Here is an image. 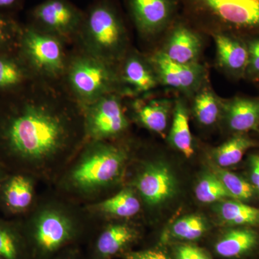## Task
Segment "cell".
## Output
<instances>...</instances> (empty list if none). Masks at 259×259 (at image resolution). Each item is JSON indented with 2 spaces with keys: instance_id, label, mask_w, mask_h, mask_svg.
I'll return each mask as SVG.
<instances>
[{
  "instance_id": "6da1fadb",
  "label": "cell",
  "mask_w": 259,
  "mask_h": 259,
  "mask_svg": "<svg viewBox=\"0 0 259 259\" xmlns=\"http://www.w3.org/2000/svg\"><path fill=\"white\" fill-rule=\"evenodd\" d=\"M86 142L83 108L63 81L35 79L0 96V163L52 179Z\"/></svg>"
},
{
  "instance_id": "7a4b0ae2",
  "label": "cell",
  "mask_w": 259,
  "mask_h": 259,
  "mask_svg": "<svg viewBox=\"0 0 259 259\" xmlns=\"http://www.w3.org/2000/svg\"><path fill=\"white\" fill-rule=\"evenodd\" d=\"M127 159L108 141H86L61 172V186L72 195L93 197L120 178Z\"/></svg>"
},
{
  "instance_id": "3957f363",
  "label": "cell",
  "mask_w": 259,
  "mask_h": 259,
  "mask_svg": "<svg viewBox=\"0 0 259 259\" xmlns=\"http://www.w3.org/2000/svg\"><path fill=\"white\" fill-rule=\"evenodd\" d=\"M195 28L246 38L259 35V0H178Z\"/></svg>"
},
{
  "instance_id": "277c9868",
  "label": "cell",
  "mask_w": 259,
  "mask_h": 259,
  "mask_svg": "<svg viewBox=\"0 0 259 259\" xmlns=\"http://www.w3.org/2000/svg\"><path fill=\"white\" fill-rule=\"evenodd\" d=\"M77 39L81 51L112 66L125 57V25L118 11L108 0L98 2L84 14Z\"/></svg>"
},
{
  "instance_id": "5b68a950",
  "label": "cell",
  "mask_w": 259,
  "mask_h": 259,
  "mask_svg": "<svg viewBox=\"0 0 259 259\" xmlns=\"http://www.w3.org/2000/svg\"><path fill=\"white\" fill-rule=\"evenodd\" d=\"M119 76L115 66L80 51L69 57L63 83L80 106L115 93Z\"/></svg>"
},
{
  "instance_id": "8992f818",
  "label": "cell",
  "mask_w": 259,
  "mask_h": 259,
  "mask_svg": "<svg viewBox=\"0 0 259 259\" xmlns=\"http://www.w3.org/2000/svg\"><path fill=\"white\" fill-rule=\"evenodd\" d=\"M65 44L29 23L23 25L18 51L37 79L61 81L69 60Z\"/></svg>"
},
{
  "instance_id": "52a82bcc",
  "label": "cell",
  "mask_w": 259,
  "mask_h": 259,
  "mask_svg": "<svg viewBox=\"0 0 259 259\" xmlns=\"http://www.w3.org/2000/svg\"><path fill=\"white\" fill-rule=\"evenodd\" d=\"M75 218L57 205H47L37 210L29 223L30 236L35 249L47 255L69 243L76 233Z\"/></svg>"
},
{
  "instance_id": "ba28073f",
  "label": "cell",
  "mask_w": 259,
  "mask_h": 259,
  "mask_svg": "<svg viewBox=\"0 0 259 259\" xmlns=\"http://www.w3.org/2000/svg\"><path fill=\"white\" fill-rule=\"evenodd\" d=\"M86 141H108L124 132L128 121L120 97L109 94L83 108Z\"/></svg>"
},
{
  "instance_id": "9c48e42d",
  "label": "cell",
  "mask_w": 259,
  "mask_h": 259,
  "mask_svg": "<svg viewBox=\"0 0 259 259\" xmlns=\"http://www.w3.org/2000/svg\"><path fill=\"white\" fill-rule=\"evenodd\" d=\"M83 17L68 0H46L32 10L30 24L66 42L77 38Z\"/></svg>"
},
{
  "instance_id": "30bf717a",
  "label": "cell",
  "mask_w": 259,
  "mask_h": 259,
  "mask_svg": "<svg viewBox=\"0 0 259 259\" xmlns=\"http://www.w3.org/2000/svg\"><path fill=\"white\" fill-rule=\"evenodd\" d=\"M131 17L144 35L161 31L176 19L178 0H128Z\"/></svg>"
},
{
  "instance_id": "8fae6325",
  "label": "cell",
  "mask_w": 259,
  "mask_h": 259,
  "mask_svg": "<svg viewBox=\"0 0 259 259\" xmlns=\"http://www.w3.org/2000/svg\"><path fill=\"white\" fill-rule=\"evenodd\" d=\"M136 187L146 203L155 205L175 194L176 183L171 171L161 163L150 164L136 179Z\"/></svg>"
},
{
  "instance_id": "7c38bea8",
  "label": "cell",
  "mask_w": 259,
  "mask_h": 259,
  "mask_svg": "<svg viewBox=\"0 0 259 259\" xmlns=\"http://www.w3.org/2000/svg\"><path fill=\"white\" fill-rule=\"evenodd\" d=\"M218 60L232 77L245 78L248 64V51L243 37L231 34H215Z\"/></svg>"
},
{
  "instance_id": "4fadbf2b",
  "label": "cell",
  "mask_w": 259,
  "mask_h": 259,
  "mask_svg": "<svg viewBox=\"0 0 259 259\" xmlns=\"http://www.w3.org/2000/svg\"><path fill=\"white\" fill-rule=\"evenodd\" d=\"M34 183L32 177L17 173L5 177L0 184V197L7 210L13 214L25 212L33 202Z\"/></svg>"
},
{
  "instance_id": "5bb4252c",
  "label": "cell",
  "mask_w": 259,
  "mask_h": 259,
  "mask_svg": "<svg viewBox=\"0 0 259 259\" xmlns=\"http://www.w3.org/2000/svg\"><path fill=\"white\" fill-rule=\"evenodd\" d=\"M35 79L18 50L0 53V96L14 93Z\"/></svg>"
},
{
  "instance_id": "9a60e30c",
  "label": "cell",
  "mask_w": 259,
  "mask_h": 259,
  "mask_svg": "<svg viewBox=\"0 0 259 259\" xmlns=\"http://www.w3.org/2000/svg\"><path fill=\"white\" fill-rule=\"evenodd\" d=\"M153 62L162 81L167 86L188 90L198 81L199 69L193 64L175 62L168 59L163 52L155 56Z\"/></svg>"
},
{
  "instance_id": "2e32d148",
  "label": "cell",
  "mask_w": 259,
  "mask_h": 259,
  "mask_svg": "<svg viewBox=\"0 0 259 259\" xmlns=\"http://www.w3.org/2000/svg\"><path fill=\"white\" fill-rule=\"evenodd\" d=\"M187 24L180 22L175 25L165 51L167 57L177 63L192 64L200 51V40Z\"/></svg>"
},
{
  "instance_id": "e0dca14e",
  "label": "cell",
  "mask_w": 259,
  "mask_h": 259,
  "mask_svg": "<svg viewBox=\"0 0 259 259\" xmlns=\"http://www.w3.org/2000/svg\"><path fill=\"white\" fill-rule=\"evenodd\" d=\"M226 110L230 128L238 134L259 126V97H235L226 104Z\"/></svg>"
},
{
  "instance_id": "ac0fdd59",
  "label": "cell",
  "mask_w": 259,
  "mask_h": 259,
  "mask_svg": "<svg viewBox=\"0 0 259 259\" xmlns=\"http://www.w3.org/2000/svg\"><path fill=\"white\" fill-rule=\"evenodd\" d=\"M90 208L94 212L102 215L128 218L139 212L141 202L134 191L125 188L110 198L94 204Z\"/></svg>"
},
{
  "instance_id": "d6986e66",
  "label": "cell",
  "mask_w": 259,
  "mask_h": 259,
  "mask_svg": "<svg viewBox=\"0 0 259 259\" xmlns=\"http://www.w3.org/2000/svg\"><path fill=\"white\" fill-rule=\"evenodd\" d=\"M122 81L136 93H145L156 88L154 75L136 54H130L124 61Z\"/></svg>"
},
{
  "instance_id": "ffe728a7",
  "label": "cell",
  "mask_w": 259,
  "mask_h": 259,
  "mask_svg": "<svg viewBox=\"0 0 259 259\" xmlns=\"http://www.w3.org/2000/svg\"><path fill=\"white\" fill-rule=\"evenodd\" d=\"M134 108L137 120L146 128L158 134L166 130L170 110L168 101L139 100L135 102Z\"/></svg>"
},
{
  "instance_id": "44dd1931",
  "label": "cell",
  "mask_w": 259,
  "mask_h": 259,
  "mask_svg": "<svg viewBox=\"0 0 259 259\" xmlns=\"http://www.w3.org/2000/svg\"><path fill=\"white\" fill-rule=\"evenodd\" d=\"M136 237V232L125 224H113L102 232L96 243L97 253L109 258L120 252Z\"/></svg>"
},
{
  "instance_id": "7402d4cb",
  "label": "cell",
  "mask_w": 259,
  "mask_h": 259,
  "mask_svg": "<svg viewBox=\"0 0 259 259\" xmlns=\"http://www.w3.org/2000/svg\"><path fill=\"white\" fill-rule=\"evenodd\" d=\"M256 242V233L251 230H231L218 242L215 250L221 256L233 258L244 254L254 247Z\"/></svg>"
},
{
  "instance_id": "603a6c76",
  "label": "cell",
  "mask_w": 259,
  "mask_h": 259,
  "mask_svg": "<svg viewBox=\"0 0 259 259\" xmlns=\"http://www.w3.org/2000/svg\"><path fill=\"white\" fill-rule=\"evenodd\" d=\"M169 139L173 146L186 157L190 158L194 154L188 113L185 105L181 102H177L175 107Z\"/></svg>"
},
{
  "instance_id": "cb8c5ba5",
  "label": "cell",
  "mask_w": 259,
  "mask_h": 259,
  "mask_svg": "<svg viewBox=\"0 0 259 259\" xmlns=\"http://www.w3.org/2000/svg\"><path fill=\"white\" fill-rule=\"evenodd\" d=\"M218 212L223 221L233 226H254L259 223V208L236 199L223 201L218 205Z\"/></svg>"
},
{
  "instance_id": "d4e9b609",
  "label": "cell",
  "mask_w": 259,
  "mask_h": 259,
  "mask_svg": "<svg viewBox=\"0 0 259 259\" xmlns=\"http://www.w3.org/2000/svg\"><path fill=\"white\" fill-rule=\"evenodd\" d=\"M255 146L254 141L243 134H237L214 151L217 166L221 168L233 166L239 163L249 148Z\"/></svg>"
},
{
  "instance_id": "484cf974",
  "label": "cell",
  "mask_w": 259,
  "mask_h": 259,
  "mask_svg": "<svg viewBox=\"0 0 259 259\" xmlns=\"http://www.w3.org/2000/svg\"><path fill=\"white\" fill-rule=\"evenodd\" d=\"M214 174L222 182L232 199L246 201L254 197L256 190L253 186L233 172L216 166Z\"/></svg>"
},
{
  "instance_id": "4316f807",
  "label": "cell",
  "mask_w": 259,
  "mask_h": 259,
  "mask_svg": "<svg viewBox=\"0 0 259 259\" xmlns=\"http://www.w3.org/2000/svg\"><path fill=\"white\" fill-rule=\"evenodd\" d=\"M194 192L197 199L202 203H212L224 199H232L222 182L214 174L202 177L196 186Z\"/></svg>"
},
{
  "instance_id": "83f0119b",
  "label": "cell",
  "mask_w": 259,
  "mask_h": 259,
  "mask_svg": "<svg viewBox=\"0 0 259 259\" xmlns=\"http://www.w3.org/2000/svg\"><path fill=\"white\" fill-rule=\"evenodd\" d=\"M22 28L14 15L0 13V53L18 50Z\"/></svg>"
},
{
  "instance_id": "f1b7e54d",
  "label": "cell",
  "mask_w": 259,
  "mask_h": 259,
  "mask_svg": "<svg viewBox=\"0 0 259 259\" xmlns=\"http://www.w3.org/2000/svg\"><path fill=\"white\" fill-rule=\"evenodd\" d=\"M194 110L197 120L204 125L214 124L220 112L217 100L208 90H204L196 97Z\"/></svg>"
},
{
  "instance_id": "f546056e",
  "label": "cell",
  "mask_w": 259,
  "mask_h": 259,
  "mask_svg": "<svg viewBox=\"0 0 259 259\" xmlns=\"http://www.w3.org/2000/svg\"><path fill=\"white\" fill-rule=\"evenodd\" d=\"M171 231L173 236L179 239L194 241L204 234L206 224L199 216H187L176 221L172 227Z\"/></svg>"
},
{
  "instance_id": "4dcf8cb0",
  "label": "cell",
  "mask_w": 259,
  "mask_h": 259,
  "mask_svg": "<svg viewBox=\"0 0 259 259\" xmlns=\"http://www.w3.org/2000/svg\"><path fill=\"white\" fill-rule=\"evenodd\" d=\"M21 243L14 228L0 220V257L3 259L21 258Z\"/></svg>"
},
{
  "instance_id": "1f68e13d",
  "label": "cell",
  "mask_w": 259,
  "mask_h": 259,
  "mask_svg": "<svg viewBox=\"0 0 259 259\" xmlns=\"http://www.w3.org/2000/svg\"><path fill=\"white\" fill-rule=\"evenodd\" d=\"M245 39L248 51V64L245 78L253 82H259V35Z\"/></svg>"
},
{
  "instance_id": "d6a6232c",
  "label": "cell",
  "mask_w": 259,
  "mask_h": 259,
  "mask_svg": "<svg viewBox=\"0 0 259 259\" xmlns=\"http://www.w3.org/2000/svg\"><path fill=\"white\" fill-rule=\"evenodd\" d=\"M177 259H211L203 250L191 245H182L176 250Z\"/></svg>"
},
{
  "instance_id": "836d02e7",
  "label": "cell",
  "mask_w": 259,
  "mask_h": 259,
  "mask_svg": "<svg viewBox=\"0 0 259 259\" xmlns=\"http://www.w3.org/2000/svg\"><path fill=\"white\" fill-rule=\"evenodd\" d=\"M249 161L250 184L259 192V155H251Z\"/></svg>"
},
{
  "instance_id": "e575fe53",
  "label": "cell",
  "mask_w": 259,
  "mask_h": 259,
  "mask_svg": "<svg viewBox=\"0 0 259 259\" xmlns=\"http://www.w3.org/2000/svg\"><path fill=\"white\" fill-rule=\"evenodd\" d=\"M127 259H168L166 255L157 250L133 252L127 255Z\"/></svg>"
},
{
  "instance_id": "d590c367",
  "label": "cell",
  "mask_w": 259,
  "mask_h": 259,
  "mask_svg": "<svg viewBox=\"0 0 259 259\" xmlns=\"http://www.w3.org/2000/svg\"><path fill=\"white\" fill-rule=\"evenodd\" d=\"M24 0H0V13L14 15L23 5Z\"/></svg>"
},
{
  "instance_id": "8d00e7d4",
  "label": "cell",
  "mask_w": 259,
  "mask_h": 259,
  "mask_svg": "<svg viewBox=\"0 0 259 259\" xmlns=\"http://www.w3.org/2000/svg\"><path fill=\"white\" fill-rule=\"evenodd\" d=\"M4 177H3V175L1 173V170H0V184H1L2 181H3Z\"/></svg>"
},
{
  "instance_id": "74e56055",
  "label": "cell",
  "mask_w": 259,
  "mask_h": 259,
  "mask_svg": "<svg viewBox=\"0 0 259 259\" xmlns=\"http://www.w3.org/2000/svg\"><path fill=\"white\" fill-rule=\"evenodd\" d=\"M0 259H3V258H1V257H0Z\"/></svg>"
}]
</instances>
